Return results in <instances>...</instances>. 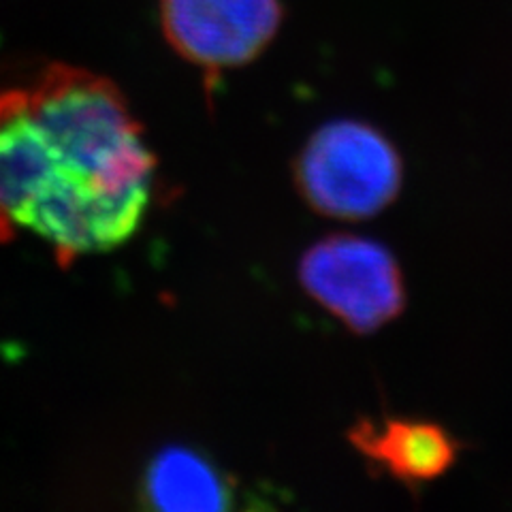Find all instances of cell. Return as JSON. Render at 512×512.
<instances>
[{
    "mask_svg": "<svg viewBox=\"0 0 512 512\" xmlns=\"http://www.w3.org/2000/svg\"><path fill=\"white\" fill-rule=\"evenodd\" d=\"M293 180L316 214L361 222L380 216L404 188V158L378 126L331 120L303 143Z\"/></svg>",
    "mask_w": 512,
    "mask_h": 512,
    "instance_id": "7a4b0ae2",
    "label": "cell"
},
{
    "mask_svg": "<svg viewBox=\"0 0 512 512\" xmlns=\"http://www.w3.org/2000/svg\"><path fill=\"white\" fill-rule=\"evenodd\" d=\"M154 169L103 75L52 64L32 88L0 90V242L30 233L64 265L114 250L148 212Z\"/></svg>",
    "mask_w": 512,
    "mask_h": 512,
    "instance_id": "6da1fadb",
    "label": "cell"
},
{
    "mask_svg": "<svg viewBox=\"0 0 512 512\" xmlns=\"http://www.w3.org/2000/svg\"><path fill=\"white\" fill-rule=\"evenodd\" d=\"M346 440L378 474L410 491L451 472L463 451L453 431L423 416H361L346 431Z\"/></svg>",
    "mask_w": 512,
    "mask_h": 512,
    "instance_id": "5b68a950",
    "label": "cell"
},
{
    "mask_svg": "<svg viewBox=\"0 0 512 512\" xmlns=\"http://www.w3.org/2000/svg\"><path fill=\"white\" fill-rule=\"evenodd\" d=\"M143 495L158 510H222L231 506V489L222 472L190 448L171 446L146 472Z\"/></svg>",
    "mask_w": 512,
    "mask_h": 512,
    "instance_id": "8992f818",
    "label": "cell"
},
{
    "mask_svg": "<svg viewBox=\"0 0 512 512\" xmlns=\"http://www.w3.org/2000/svg\"><path fill=\"white\" fill-rule=\"evenodd\" d=\"M282 18V0H160L165 39L203 71L254 62L276 39Z\"/></svg>",
    "mask_w": 512,
    "mask_h": 512,
    "instance_id": "277c9868",
    "label": "cell"
},
{
    "mask_svg": "<svg viewBox=\"0 0 512 512\" xmlns=\"http://www.w3.org/2000/svg\"><path fill=\"white\" fill-rule=\"evenodd\" d=\"M314 303L357 335H372L404 314L408 295L395 254L374 239L335 233L312 244L297 265Z\"/></svg>",
    "mask_w": 512,
    "mask_h": 512,
    "instance_id": "3957f363",
    "label": "cell"
}]
</instances>
